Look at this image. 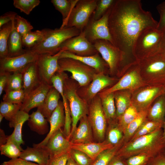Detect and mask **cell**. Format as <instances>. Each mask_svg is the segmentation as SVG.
Wrapping results in <instances>:
<instances>
[{
    "label": "cell",
    "mask_w": 165,
    "mask_h": 165,
    "mask_svg": "<svg viewBox=\"0 0 165 165\" xmlns=\"http://www.w3.org/2000/svg\"><path fill=\"white\" fill-rule=\"evenodd\" d=\"M52 87L42 82L24 98L20 110L28 113L32 109L41 107L49 91Z\"/></svg>",
    "instance_id": "18"
},
{
    "label": "cell",
    "mask_w": 165,
    "mask_h": 165,
    "mask_svg": "<svg viewBox=\"0 0 165 165\" xmlns=\"http://www.w3.org/2000/svg\"><path fill=\"white\" fill-rule=\"evenodd\" d=\"M12 28V21L0 28V59L8 56V43Z\"/></svg>",
    "instance_id": "36"
},
{
    "label": "cell",
    "mask_w": 165,
    "mask_h": 165,
    "mask_svg": "<svg viewBox=\"0 0 165 165\" xmlns=\"http://www.w3.org/2000/svg\"><path fill=\"white\" fill-rule=\"evenodd\" d=\"M164 123L147 118L134 135L130 141L140 136L150 134L160 128H163Z\"/></svg>",
    "instance_id": "39"
},
{
    "label": "cell",
    "mask_w": 165,
    "mask_h": 165,
    "mask_svg": "<svg viewBox=\"0 0 165 165\" xmlns=\"http://www.w3.org/2000/svg\"><path fill=\"white\" fill-rule=\"evenodd\" d=\"M64 92L69 104L72 119L70 138L80 119L87 115L89 105L86 101L80 97L77 93L75 82L68 77L64 81Z\"/></svg>",
    "instance_id": "6"
},
{
    "label": "cell",
    "mask_w": 165,
    "mask_h": 165,
    "mask_svg": "<svg viewBox=\"0 0 165 165\" xmlns=\"http://www.w3.org/2000/svg\"><path fill=\"white\" fill-rule=\"evenodd\" d=\"M60 95L59 92L52 86L47 93L42 106L38 108L47 120L57 107Z\"/></svg>",
    "instance_id": "31"
},
{
    "label": "cell",
    "mask_w": 165,
    "mask_h": 165,
    "mask_svg": "<svg viewBox=\"0 0 165 165\" xmlns=\"http://www.w3.org/2000/svg\"><path fill=\"white\" fill-rule=\"evenodd\" d=\"M40 2L39 0H13V5L21 12L29 15Z\"/></svg>",
    "instance_id": "45"
},
{
    "label": "cell",
    "mask_w": 165,
    "mask_h": 165,
    "mask_svg": "<svg viewBox=\"0 0 165 165\" xmlns=\"http://www.w3.org/2000/svg\"><path fill=\"white\" fill-rule=\"evenodd\" d=\"M111 8L99 20H95L91 16L88 24L82 31L86 38L92 43L97 40H104L113 44L108 25V17Z\"/></svg>",
    "instance_id": "13"
},
{
    "label": "cell",
    "mask_w": 165,
    "mask_h": 165,
    "mask_svg": "<svg viewBox=\"0 0 165 165\" xmlns=\"http://www.w3.org/2000/svg\"><path fill=\"white\" fill-rule=\"evenodd\" d=\"M146 85L140 75L137 62L128 68L116 83L98 94L100 96L123 90L133 91Z\"/></svg>",
    "instance_id": "10"
},
{
    "label": "cell",
    "mask_w": 165,
    "mask_h": 165,
    "mask_svg": "<svg viewBox=\"0 0 165 165\" xmlns=\"http://www.w3.org/2000/svg\"><path fill=\"white\" fill-rule=\"evenodd\" d=\"M10 74V72L0 70V95L4 91Z\"/></svg>",
    "instance_id": "57"
},
{
    "label": "cell",
    "mask_w": 165,
    "mask_h": 165,
    "mask_svg": "<svg viewBox=\"0 0 165 165\" xmlns=\"http://www.w3.org/2000/svg\"><path fill=\"white\" fill-rule=\"evenodd\" d=\"M25 98L23 89L6 92L3 97V101L13 104H22Z\"/></svg>",
    "instance_id": "49"
},
{
    "label": "cell",
    "mask_w": 165,
    "mask_h": 165,
    "mask_svg": "<svg viewBox=\"0 0 165 165\" xmlns=\"http://www.w3.org/2000/svg\"><path fill=\"white\" fill-rule=\"evenodd\" d=\"M4 118V116L2 114L0 113V123L2 122Z\"/></svg>",
    "instance_id": "63"
},
{
    "label": "cell",
    "mask_w": 165,
    "mask_h": 165,
    "mask_svg": "<svg viewBox=\"0 0 165 165\" xmlns=\"http://www.w3.org/2000/svg\"><path fill=\"white\" fill-rule=\"evenodd\" d=\"M12 30L8 43V57H14L21 55L26 50L23 48L22 36L17 32L15 26V19L13 20Z\"/></svg>",
    "instance_id": "28"
},
{
    "label": "cell",
    "mask_w": 165,
    "mask_h": 165,
    "mask_svg": "<svg viewBox=\"0 0 165 165\" xmlns=\"http://www.w3.org/2000/svg\"><path fill=\"white\" fill-rule=\"evenodd\" d=\"M164 152H165V150L164 151Z\"/></svg>",
    "instance_id": "64"
},
{
    "label": "cell",
    "mask_w": 165,
    "mask_h": 165,
    "mask_svg": "<svg viewBox=\"0 0 165 165\" xmlns=\"http://www.w3.org/2000/svg\"><path fill=\"white\" fill-rule=\"evenodd\" d=\"M132 92L123 90L114 92L116 118L121 116L131 104Z\"/></svg>",
    "instance_id": "32"
},
{
    "label": "cell",
    "mask_w": 165,
    "mask_h": 165,
    "mask_svg": "<svg viewBox=\"0 0 165 165\" xmlns=\"http://www.w3.org/2000/svg\"><path fill=\"white\" fill-rule=\"evenodd\" d=\"M22 72H15L10 74L4 91L5 92L23 89Z\"/></svg>",
    "instance_id": "43"
},
{
    "label": "cell",
    "mask_w": 165,
    "mask_h": 165,
    "mask_svg": "<svg viewBox=\"0 0 165 165\" xmlns=\"http://www.w3.org/2000/svg\"><path fill=\"white\" fill-rule=\"evenodd\" d=\"M17 15V13L14 12L9 11L1 16H0V28L5 24L15 19Z\"/></svg>",
    "instance_id": "55"
},
{
    "label": "cell",
    "mask_w": 165,
    "mask_h": 165,
    "mask_svg": "<svg viewBox=\"0 0 165 165\" xmlns=\"http://www.w3.org/2000/svg\"><path fill=\"white\" fill-rule=\"evenodd\" d=\"M163 32L150 28L142 31L135 42L134 56L138 61L160 52Z\"/></svg>",
    "instance_id": "5"
},
{
    "label": "cell",
    "mask_w": 165,
    "mask_h": 165,
    "mask_svg": "<svg viewBox=\"0 0 165 165\" xmlns=\"http://www.w3.org/2000/svg\"><path fill=\"white\" fill-rule=\"evenodd\" d=\"M39 54L28 50L23 54L0 59V70L11 72H22L30 64L36 61Z\"/></svg>",
    "instance_id": "15"
},
{
    "label": "cell",
    "mask_w": 165,
    "mask_h": 165,
    "mask_svg": "<svg viewBox=\"0 0 165 165\" xmlns=\"http://www.w3.org/2000/svg\"><path fill=\"white\" fill-rule=\"evenodd\" d=\"M165 94V86L146 85L132 92L131 104L139 112L147 111L158 97Z\"/></svg>",
    "instance_id": "11"
},
{
    "label": "cell",
    "mask_w": 165,
    "mask_h": 165,
    "mask_svg": "<svg viewBox=\"0 0 165 165\" xmlns=\"http://www.w3.org/2000/svg\"><path fill=\"white\" fill-rule=\"evenodd\" d=\"M108 165H126L124 159L116 155L112 159Z\"/></svg>",
    "instance_id": "58"
},
{
    "label": "cell",
    "mask_w": 165,
    "mask_h": 165,
    "mask_svg": "<svg viewBox=\"0 0 165 165\" xmlns=\"http://www.w3.org/2000/svg\"><path fill=\"white\" fill-rule=\"evenodd\" d=\"M140 75L151 85L165 86V56L160 52L137 61Z\"/></svg>",
    "instance_id": "3"
},
{
    "label": "cell",
    "mask_w": 165,
    "mask_h": 165,
    "mask_svg": "<svg viewBox=\"0 0 165 165\" xmlns=\"http://www.w3.org/2000/svg\"><path fill=\"white\" fill-rule=\"evenodd\" d=\"M99 96L101 99L102 108L108 123L116 118L114 93Z\"/></svg>",
    "instance_id": "34"
},
{
    "label": "cell",
    "mask_w": 165,
    "mask_h": 165,
    "mask_svg": "<svg viewBox=\"0 0 165 165\" xmlns=\"http://www.w3.org/2000/svg\"><path fill=\"white\" fill-rule=\"evenodd\" d=\"M2 165H39L22 159L20 158L12 159L7 161L4 162Z\"/></svg>",
    "instance_id": "56"
},
{
    "label": "cell",
    "mask_w": 165,
    "mask_h": 165,
    "mask_svg": "<svg viewBox=\"0 0 165 165\" xmlns=\"http://www.w3.org/2000/svg\"><path fill=\"white\" fill-rule=\"evenodd\" d=\"M81 31L75 27L48 28L44 39L30 50L39 55L45 53L54 55L60 51V47L62 43L68 39L78 36Z\"/></svg>",
    "instance_id": "4"
},
{
    "label": "cell",
    "mask_w": 165,
    "mask_h": 165,
    "mask_svg": "<svg viewBox=\"0 0 165 165\" xmlns=\"http://www.w3.org/2000/svg\"><path fill=\"white\" fill-rule=\"evenodd\" d=\"M50 123V128L45 138L40 142L33 144V146L42 147L45 146L51 136L56 131L64 127L65 123L64 106L63 101H60L58 105L47 120Z\"/></svg>",
    "instance_id": "22"
},
{
    "label": "cell",
    "mask_w": 165,
    "mask_h": 165,
    "mask_svg": "<svg viewBox=\"0 0 165 165\" xmlns=\"http://www.w3.org/2000/svg\"><path fill=\"white\" fill-rule=\"evenodd\" d=\"M147 110L140 112L136 118L129 125L124 133L123 144L130 141L147 118Z\"/></svg>",
    "instance_id": "35"
},
{
    "label": "cell",
    "mask_w": 165,
    "mask_h": 165,
    "mask_svg": "<svg viewBox=\"0 0 165 165\" xmlns=\"http://www.w3.org/2000/svg\"><path fill=\"white\" fill-rule=\"evenodd\" d=\"M48 28L31 31L22 37L23 46L30 50L40 43L44 38Z\"/></svg>",
    "instance_id": "33"
},
{
    "label": "cell",
    "mask_w": 165,
    "mask_h": 165,
    "mask_svg": "<svg viewBox=\"0 0 165 165\" xmlns=\"http://www.w3.org/2000/svg\"><path fill=\"white\" fill-rule=\"evenodd\" d=\"M64 105L65 113V123L63 131L66 138L70 140V136L72 129V119L68 102Z\"/></svg>",
    "instance_id": "51"
},
{
    "label": "cell",
    "mask_w": 165,
    "mask_h": 165,
    "mask_svg": "<svg viewBox=\"0 0 165 165\" xmlns=\"http://www.w3.org/2000/svg\"><path fill=\"white\" fill-rule=\"evenodd\" d=\"M146 165H165L164 151L151 158Z\"/></svg>",
    "instance_id": "54"
},
{
    "label": "cell",
    "mask_w": 165,
    "mask_h": 165,
    "mask_svg": "<svg viewBox=\"0 0 165 165\" xmlns=\"http://www.w3.org/2000/svg\"><path fill=\"white\" fill-rule=\"evenodd\" d=\"M114 146L105 140L102 142L93 141L84 144H72V148L84 152L93 160L103 151Z\"/></svg>",
    "instance_id": "26"
},
{
    "label": "cell",
    "mask_w": 165,
    "mask_h": 165,
    "mask_svg": "<svg viewBox=\"0 0 165 165\" xmlns=\"http://www.w3.org/2000/svg\"><path fill=\"white\" fill-rule=\"evenodd\" d=\"M118 80L117 79L110 77L104 73H96L92 81L86 89L84 94L85 100L87 102V101H90L99 92L107 87L112 86Z\"/></svg>",
    "instance_id": "17"
},
{
    "label": "cell",
    "mask_w": 165,
    "mask_h": 165,
    "mask_svg": "<svg viewBox=\"0 0 165 165\" xmlns=\"http://www.w3.org/2000/svg\"><path fill=\"white\" fill-rule=\"evenodd\" d=\"M87 116L92 127L94 138L98 142L104 141L108 121L99 95H97L90 101L89 105Z\"/></svg>",
    "instance_id": "9"
},
{
    "label": "cell",
    "mask_w": 165,
    "mask_h": 165,
    "mask_svg": "<svg viewBox=\"0 0 165 165\" xmlns=\"http://www.w3.org/2000/svg\"><path fill=\"white\" fill-rule=\"evenodd\" d=\"M23 149L20 148L16 144L7 136L5 144L0 146L1 154L12 159L19 158Z\"/></svg>",
    "instance_id": "40"
},
{
    "label": "cell",
    "mask_w": 165,
    "mask_h": 165,
    "mask_svg": "<svg viewBox=\"0 0 165 165\" xmlns=\"http://www.w3.org/2000/svg\"><path fill=\"white\" fill-rule=\"evenodd\" d=\"M7 136L5 135V132L2 129H0V146L3 145L7 142Z\"/></svg>",
    "instance_id": "59"
},
{
    "label": "cell",
    "mask_w": 165,
    "mask_h": 165,
    "mask_svg": "<svg viewBox=\"0 0 165 165\" xmlns=\"http://www.w3.org/2000/svg\"><path fill=\"white\" fill-rule=\"evenodd\" d=\"M16 28L22 37L31 31L33 27L26 19L17 15L15 19Z\"/></svg>",
    "instance_id": "50"
},
{
    "label": "cell",
    "mask_w": 165,
    "mask_h": 165,
    "mask_svg": "<svg viewBox=\"0 0 165 165\" xmlns=\"http://www.w3.org/2000/svg\"><path fill=\"white\" fill-rule=\"evenodd\" d=\"M66 165H78L69 156Z\"/></svg>",
    "instance_id": "61"
},
{
    "label": "cell",
    "mask_w": 165,
    "mask_h": 165,
    "mask_svg": "<svg viewBox=\"0 0 165 165\" xmlns=\"http://www.w3.org/2000/svg\"><path fill=\"white\" fill-rule=\"evenodd\" d=\"M115 0H97L96 7L92 15L95 20L101 19L112 7Z\"/></svg>",
    "instance_id": "46"
},
{
    "label": "cell",
    "mask_w": 165,
    "mask_h": 165,
    "mask_svg": "<svg viewBox=\"0 0 165 165\" xmlns=\"http://www.w3.org/2000/svg\"><path fill=\"white\" fill-rule=\"evenodd\" d=\"M22 104H16L2 101L0 104V113L9 121L20 110Z\"/></svg>",
    "instance_id": "44"
},
{
    "label": "cell",
    "mask_w": 165,
    "mask_h": 165,
    "mask_svg": "<svg viewBox=\"0 0 165 165\" xmlns=\"http://www.w3.org/2000/svg\"><path fill=\"white\" fill-rule=\"evenodd\" d=\"M30 117L28 113L20 110L16 115L9 121V125L10 128H13L12 133L8 136L21 149V145L24 144L22 138V128L24 123L28 121Z\"/></svg>",
    "instance_id": "24"
},
{
    "label": "cell",
    "mask_w": 165,
    "mask_h": 165,
    "mask_svg": "<svg viewBox=\"0 0 165 165\" xmlns=\"http://www.w3.org/2000/svg\"><path fill=\"white\" fill-rule=\"evenodd\" d=\"M163 134V130L160 128L130 141L123 144L116 155L124 159L143 152L156 156L165 150Z\"/></svg>",
    "instance_id": "2"
},
{
    "label": "cell",
    "mask_w": 165,
    "mask_h": 165,
    "mask_svg": "<svg viewBox=\"0 0 165 165\" xmlns=\"http://www.w3.org/2000/svg\"><path fill=\"white\" fill-rule=\"evenodd\" d=\"M38 108L30 115L28 124L30 130L39 135H44L49 131L48 121Z\"/></svg>",
    "instance_id": "27"
},
{
    "label": "cell",
    "mask_w": 165,
    "mask_h": 165,
    "mask_svg": "<svg viewBox=\"0 0 165 165\" xmlns=\"http://www.w3.org/2000/svg\"><path fill=\"white\" fill-rule=\"evenodd\" d=\"M163 32V34L160 47V52L165 56V30Z\"/></svg>",
    "instance_id": "60"
},
{
    "label": "cell",
    "mask_w": 165,
    "mask_h": 165,
    "mask_svg": "<svg viewBox=\"0 0 165 165\" xmlns=\"http://www.w3.org/2000/svg\"><path fill=\"white\" fill-rule=\"evenodd\" d=\"M69 156L68 153L50 156L47 165H66Z\"/></svg>",
    "instance_id": "52"
},
{
    "label": "cell",
    "mask_w": 165,
    "mask_h": 165,
    "mask_svg": "<svg viewBox=\"0 0 165 165\" xmlns=\"http://www.w3.org/2000/svg\"><path fill=\"white\" fill-rule=\"evenodd\" d=\"M50 154L44 146L33 147L27 146L21 152L19 158L30 162H36L39 165H47Z\"/></svg>",
    "instance_id": "25"
},
{
    "label": "cell",
    "mask_w": 165,
    "mask_h": 165,
    "mask_svg": "<svg viewBox=\"0 0 165 165\" xmlns=\"http://www.w3.org/2000/svg\"><path fill=\"white\" fill-rule=\"evenodd\" d=\"M148 153H141L124 159L126 165H146L150 159L155 156Z\"/></svg>",
    "instance_id": "47"
},
{
    "label": "cell",
    "mask_w": 165,
    "mask_h": 165,
    "mask_svg": "<svg viewBox=\"0 0 165 165\" xmlns=\"http://www.w3.org/2000/svg\"><path fill=\"white\" fill-rule=\"evenodd\" d=\"M156 9L160 15L157 29L163 32L165 30V1L158 4Z\"/></svg>",
    "instance_id": "53"
},
{
    "label": "cell",
    "mask_w": 165,
    "mask_h": 165,
    "mask_svg": "<svg viewBox=\"0 0 165 165\" xmlns=\"http://www.w3.org/2000/svg\"><path fill=\"white\" fill-rule=\"evenodd\" d=\"M139 112L131 104L121 116L117 118L124 134L129 125L136 118Z\"/></svg>",
    "instance_id": "41"
},
{
    "label": "cell",
    "mask_w": 165,
    "mask_h": 165,
    "mask_svg": "<svg viewBox=\"0 0 165 165\" xmlns=\"http://www.w3.org/2000/svg\"><path fill=\"white\" fill-rule=\"evenodd\" d=\"M44 146L50 156H53L64 153H69L72 149V144L61 129L51 136Z\"/></svg>",
    "instance_id": "20"
},
{
    "label": "cell",
    "mask_w": 165,
    "mask_h": 165,
    "mask_svg": "<svg viewBox=\"0 0 165 165\" xmlns=\"http://www.w3.org/2000/svg\"><path fill=\"white\" fill-rule=\"evenodd\" d=\"M61 51L53 55L47 53L39 55L37 63L42 82L52 85V77L60 71L58 61Z\"/></svg>",
    "instance_id": "16"
},
{
    "label": "cell",
    "mask_w": 165,
    "mask_h": 165,
    "mask_svg": "<svg viewBox=\"0 0 165 165\" xmlns=\"http://www.w3.org/2000/svg\"><path fill=\"white\" fill-rule=\"evenodd\" d=\"M79 121L78 126L70 138L72 144H84L94 141L92 129L87 115L82 117Z\"/></svg>",
    "instance_id": "23"
},
{
    "label": "cell",
    "mask_w": 165,
    "mask_h": 165,
    "mask_svg": "<svg viewBox=\"0 0 165 165\" xmlns=\"http://www.w3.org/2000/svg\"><path fill=\"white\" fill-rule=\"evenodd\" d=\"M60 50L81 56H90L98 53L93 44L86 38L82 31L78 36L64 41L61 45Z\"/></svg>",
    "instance_id": "14"
},
{
    "label": "cell",
    "mask_w": 165,
    "mask_h": 165,
    "mask_svg": "<svg viewBox=\"0 0 165 165\" xmlns=\"http://www.w3.org/2000/svg\"><path fill=\"white\" fill-rule=\"evenodd\" d=\"M69 154L78 165H91L93 161L85 153L78 150L72 148Z\"/></svg>",
    "instance_id": "48"
},
{
    "label": "cell",
    "mask_w": 165,
    "mask_h": 165,
    "mask_svg": "<svg viewBox=\"0 0 165 165\" xmlns=\"http://www.w3.org/2000/svg\"><path fill=\"white\" fill-rule=\"evenodd\" d=\"M78 0H52L55 9L62 16V23L67 19Z\"/></svg>",
    "instance_id": "38"
},
{
    "label": "cell",
    "mask_w": 165,
    "mask_h": 165,
    "mask_svg": "<svg viewBox=\"0 0 165 165\" xmlns=\"http://www.w3.org/2000/svg\"><path fill=\"white\" fill-rule=\"evenodd\" d=\"M163 138L164 140V142H165V121L164 122V127H163Z\"/></svg>",
    "instance_id": "62"
},
{
    "label": "cell",
    "mask_w": 165,
    "mask_h": 165,
    "mask_svg": "<svg viewBox=\"0 0 165 165\" xmlns=\"http://www.w3.org/2000/svg\"><path fill=\"white\" fill-rule=\"evenodd\" d=\"M59 58H68L78 60L94 69L97 73L106 74L109 69L107 64L98 52L96 54L87 56H79L67 51H61Z\"/></svg>",
    "instance_id": "19"
},
{
    "label": "cell",
    "mask_w": 165,
    "mask_h": 165,
    "mask_svg": "<svg viewBox=\"0 0 165 165\" xmlns=\"http://www.w3.org/2000/svg\"><path fill=\"white\" fill-rule=\"evenodd\" d=\"M123 144V141L113 147L105 150L93 161L91 165H108Z\"/></svg>",
    "instance_id": "37"
},
{
    "label": "cell",
    "mask_w": 165,
    "mask_h": 165,
    "mask_svg": "<svg viewBox=\"0 0 165 165\" xmlns=\"http://www.w3.org/2000/svg\"><path fill=\"white\" fill-rule=\"evenodd\" d=\"M97 0H78L61 28L75 27L82 31L88 24L97 5Z\"/></svg>",
    "instance_id": "7"
},
{
    "label": "cell",
    "mask_w": 165,
    "mask_h": 165,
    "mask_svg": "<svg viewBox=\"0 0 165 165\" xmlns=\"http://www.w3.org/2000/svg\"><path fill=\"white\" fill-rule=\"evenodd\" d=\"M95 49L108 64L111 75H118L122 61L119 50L110 42L97 40L93 43Z\"/></svg>",
    "instance_id": "12"
},
{
    "label": "cell",
    "mask_w": 165,
    "mask_h": 165,
    "mask_svg": "<svg viewBox=\"0 0 165 165\" xmlns=\"http://www.w3.org/2000/svg\"><path fill=\"white\" fill-rule=\"evenodd\" d=\"M58 63L59 71L70 72L72 79L75 80L81 87L88 86L92 81L94 75L97 73L93 68L76 59L60 58Z\"/></svg>",
    "instance_id": "8"
},
{
    "label": "cell",
    "mask_w": 165,
    "mask_h": 165,
    "mask_svg": "<svg viewBox=\"0 0 165 165\" xmlns=\"http://www.w3.org/2000/svg\"><path fill=\"white\" fill-rule=\"evenodd\" d=\"M124 136L117 118L108 123L105 140L107 142L115 146L123 141Z\"/></svg>",
    "instance_id": "30"
},
{
    "label": "cell",
    "mask_w": 165,
    "mask_h": 165,
    "mask_svg": "<svg viewBox=\"0 0 165 165\" xmlns=\"http://www.w3.org/2000/svg\"><path fill=\"white\" fill-rule=\"evenodd\" d=\"M158 22L144 10L140 0H115L108 17V28L113 45L121 51L120 70L125 72L137 62L134 49L138 36L145 29L157 28Z\"/></svg>",
    "instance_id": "1"
},
{
    "label": "cell",
    "mask_w": 165,
    "mask_h": 165,
    "mask_svg": "<svg viewBox=\"0 0 165 165\" xmlns=\"http://www.w3.org/2000/svg\"><path fill=\"white\" fill-rule=\"evenodd\" d=\"M68 78L67 74L64 72H57L52 77L51 79L52 85L60 93L61 96L64 104L67 102L64 96V81Z\"/></svg>",
    "instance_id": "42"
},
{
    "label": "cell",
    "mask_w": 165,
    "mask_h": 165,
    "mask_svg": "<svg viewBox=\"0 0 165 165\" xmlns=\"http://www.w3.org/2000/svg\"><path fill=\"white\" fill-rule=\"evenodd\" d=\"M165 117V94L153 102L147 110V118L164 123Z\"/></svg>",
    "instance_id": "29"
},
{
    "label": "cell",
    "mask_w": 165,
    "mask_h": 165,
    "mask_svg": "<svg viewBox=\"0 0 165 165\" xmlns=\"http://www.w3.org/2000/svg\"><path fill=\"white\" fill-rule=\"evenodd\" d=\"M37 61L29 64L22 72L23 90L25 98L42 82L39 73Z\"/></svg>",
    "instance_id": "21"
}]
</instances>
